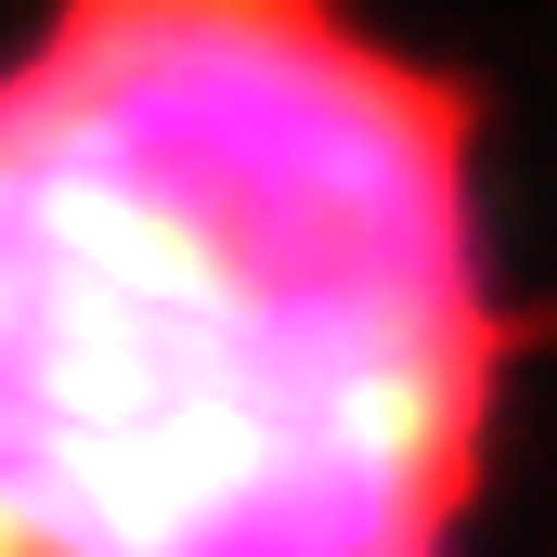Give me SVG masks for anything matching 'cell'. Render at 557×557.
Masks as SVG:
<instances>
[{
  "label": "cell",
  "mask_w": 557,
  "mask_h": 557,
  "mask_svg": "<svg viewBox=\"0 0 557 557\" xmlns=\"http://www.w3.org/2000/svg\"><path fill=\"white\" fill-rule=\"evenodd\" d=\"M493 363L467 104L350 0L0 65V557H454Z\"/></svg>",
  "instance_id": "6da1fadb"
}]
</instances>
